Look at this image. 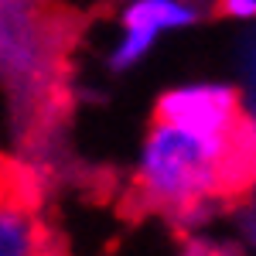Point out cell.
Returning <instances> with one entry per match:
<instances>
[{
	"mask_svg": "<svg viewBox=\"0 0 256 256\" xmlns=\"http://www.w3.org/2000/svg\"><path fill=\"white\" fill-rule=\"evenodd\" d=\"M253 126L236 137H195L168 123H150L134 168V198L181 226L212 216L222 198L253 181Z\"/></svg>",
	"mask_w": 256,
	"mask_h": 256,
	"instance_id": "6da1fadb",
	"label": "cell"
},
{
	"mask_svg": "<svg viewBox=\"0 0 256 256\" xmlns=\"http://www.w3.org/2000/svg\"><path fill=\"white\" fill-rule=\"evenodd\" d=\"M154 120L212 140L236 137L253 126V113L242 102L239 89L226 82H192V86H174L160 92Z\"/></svg>",
	"mask_w": 256,
	"mask_h": 256,
	"instance_id": "7a4b0ae2",
	"label": "cell"
},
{
	"mask_svg": "<svg viewBox=\"0 0 256 256\" xmlns=\"http://www.w3.org/2000/svg\"><path fill=\"white\" fill-rule=\"evenodd\" d=\"M198 20L195 0H130L120 14V34L110 48V68L126 72L147 58L160 34L184 31Z\"/></svg>",
	"mask_w": 256,
	"mask_h": 256,
	"instance_id": "3957f363",
	"label": "cell"
},
{
	"mask_svg": "<svg viewBox=\"0 0 256 256\" xmlns=\"http://www.w3.org/2000/svg\"><path fill=\"white\" fill-rule=\"evenodd\" d=\"M0 256H52L48 226L24 188L20 168H0Z\"/></svg>",
	"mask_w": 256,
	"mask_h": 256,
	"instance_id": "277c9868",
	"label": "cell"
},
{
	"mask_svg": "<svg viewBox=\"0 0 256 256\" xmlns=\"http://www.w3.org/2000/svg\"><path fill=\"white\" fill-rule=\"evenodd\" d=\"M216 10L222 14V18L250 20L256 14V0H216Z\"/></svg>",
	"mask_w": 256,
	"mask_h": 256,
	"instance_id": "5b68a950",
	"label": "cell"
}]
</instances>
